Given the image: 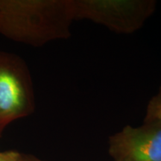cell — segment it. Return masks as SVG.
Segmentation results:
<instances>
[{
    "mask_svg": "<svg viewBox=\"0 0 161 161\" xmlns=\"http://www.w3.org/2000/svg\"><path fill=\"white\" fill-rule=\"evenodd\" d=\"M74 19L70 0H0V35L26 45L67 38Z\"/></svg>",
    "mask_w": 161,
    "mask_h": 161,
    "instance_id": "obj_1",
    "label": "cell"
},
{
    "mask_svg": "<svg viewBox=\"0 0 161 161\" xmlns=\"http://www.w3.org/2000/svg\"><path fill=\"white\" fill-rule=\"evenodd\" d=\"M35 109L31 75L22 58L0 51V135L10 123Z\"/></svg>",
    "mask_w": 161,
    "mask_h": 161,
    "instance_id": "obj_2",
    "label": "cell"
},
{
    "mask_svg": "<svg viewBox=\"0 0 161 161\" xmlns=\"http://www.w3.org/2000/svg\"><path fill=\"white\" fill-rule=\"evenodd\" d=\"M75 19H89L121 33L138 29L155 9L154 1H72Z\"/></svg>",
    "mask_w": 161,
    "mask_h": 161,
    "instance_id": "obj_3",
    "label": "cell"
},
{
    "mask_svg": "<svg viewBox=\"0 0 161 161\" xmlns=\"http://www.w3.org/2000/svg\"><path fill=\"white\" fill-rule=\"evenodd\" d=\"M109 153L114 161H161V122L126 126L110 138Z\"/></svg>",
    "mask_w": 161,
    "mask_h": 161,
    "instance_id": "obj_4",
    "label": "cell"
},
{
    "mask_svg": "<svg viewBox=\"0 0 161 161\" xmlns=\"http://www.w3.org/2000/svg\"><path fill=\"white\" fill-rule=\"evenodd\" d=\"M147 121L161 122V86L156 95L151 98L147 106L145 122Z\"/></svg>",
    "mask_w": 161,
    "mask_h": 161,
    "instance_id": "obj_5",
    "label": "cell"
},
{
    "mask_svg": "<svg viewBox=\"0 0 161 161\" xmlns=\"http://www.w3.org/2000/svg\"><path fill=\"white\" fill-rule=\"evenodd\" d=\"M22 158L21 154L13 151L0 152V161H22Z\"/></svg>",
    "mask_w": 161,
    "mask_h": 161,
    "instance_id": "obj_6",
    "label": "cell"
},
{
    "mask_svg": "<svg viewBox=\"0 0 161 161\" xmlns=\"http://www.w3.org/2000/svg\"><path fill=\"white\" fill-rule=\"evenodd\" d=\"M22 161H37V160H33V159H31V158H22Z\"/></svg>",
    "mask_w": 161,
    "mask_h": 161,
    "instance_id": "obj_7",
    "label": "cell"
}]
</instances>
